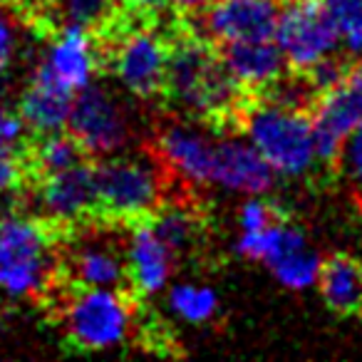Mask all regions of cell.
<instances>
[{
  "label": "cell",
  "instance_id": "1",
  "mask_svg": "<svg viewBox=\"0 0 362 362\" xmlns=\"http://www.w3.org/2000/svg\"><path fill=\"white\" fill-rule=\"evenodd\" d=\"M204 33L176 30L169 40L164 97L211 124L241 119L251 100Z\"/></svg>",
  "mask_w": 362,
  "mask_h": 362
},
{
  "label": "cell",
  "instance_id": "2",
  "mask_svg": "<svg viewBox=\"0 0 362 362\" xmlns=\"http://www.w3.org/2000/svg\"><path fill=\"white\" fill-rule=\"evenodd\" d=\"M241 127L243 134L266 156L276 174L296 179L315 166L317 149L315 134H313V117L308 112L283 107L261 97L246 105Z\"/></svg>",
  "mask_w": 362,
  "mask_h": 362
},
{
  "label": "cell",
  "instance_id": "3",
  "mask_svg": "<svg viewBox=\"0 0 362 362\" xmlns=\"http://www.w3.org/2000/svg\"><path fill=\"white\" fill-rule=\"evenodd\" d=\"M55 228L25 216L0 218V293L28 298L47 291L57 268Z\"/></svg>",
  "mask_w": 362,
  "mask_h": 362
},
{
  "label": "cell",
  "instance_id": "4",
  "mask_svg": "<svg viewBox=\"0 0 362 362\" xmlns=\"http://www.w3.org/2000/svg\"><path fill=\"white\" fill-rule=\"evenodd\" d=\"M97 218L134 223L164 204V164L144 156H115L95 166Z\"/></svg>",
  "mask_w": 362,
  "mask_h": 362
},
{
  "label": "cell",
  "instance_id": "5",
  "mask_svg": "<svg viewBox=\"0 0 362 362\" xmlns=\"http://www.w3.org/2000/svg\"><path fill=\"white\" fill-rule=\"evenodd\" d=\"M65 332L77 350H107L127 340L132 330V303L119 288L75 286L65 303Z\"/></svg>",
  "mask_w": 362,
  "mask_h": 362
},
{
  "label": "cell",
  "instance_id": "6",
  "mask_svg": "<svg viewBox=\"0 0 362 362\" xmlns=\"http://www.w3.org/2000/svg\"><path fill=\"white\" fill-rule=\"evenodd\" d=\"M144 21L146 18H141L136 25L117 28L107 60H110V70L127 92L149 100V97L164 95L169 40Z\"/></svg>",
  "mask_w": 362,
  "mask_h": 362
},
{
  "label": "cell",
  "instance_id": "7",
  "mask_svg": "<svg viewBox=\"0 0 362 362\" xmlns=\"http://www.w3.org/2000/svg\"><path fill=\"white\" fill-rule=\"evenodd\" d=\"M273 40L286 55L288 67L298 72L310 70L340 47L335 23L317 0H291L283 6Z\"/></svg>",
  "mask_w": 362,
  "mask_h": 362
},
{
  "label": "cell",
  "instance_id": "8",
  "mask_svg": "<svg viewBox=\"0 0 362 362\" xmlns=\"http://www.w3.org/2000/svg\"><path fill=\"white\" fill-rule=\"evenodd\" d=\"M310 117L317 161L322 164L340 161L345 141L357 127H362V62L350 67L340 85L317 97Z\"/></svg>",
  "mask_w": 362,
  "mask_h": 362
},
{
  "label": "cell",
  "instance_id": "9",
  "mask_svg": "<svg viewBox=\"0 0 362 362\" xmlns=\"http://www.w3.org/2000/svg\"><path fill=\"white\" fill-rule=\"evenodd\" d=\"M67 132L80 141L87 156H112L129 139V122L112 92L90 85L75 95Z\"/></svg>",
  "mask_w": 362,
  "mask_h": 362
},
{
  "label": "cell",
  "instance_id": "10",
  "mask_svg": "<svg viewBox=\"0 0 362 362\" xmlns=\"http://www.w3.org/2000/svg\"><path fill=\"white\" fill-rule=\"evenodd\" d=\"M97 65H100V50L90 28L82 23H67L47 45L45 57L35 67L33 77H40L77 95L92 85Z\"/></svg>",
  "mask_w": 362,
  "mask_h": 362
},
{
  "label": "cell",
  "instance_id": "11",
  "mask_svg": "<svg viewBox=\"0 0 362 362\" xmlns=\"http://www.w3.org/2000/svg\"><path fill=\"white\" fill-rule=\"evenodd\" d=\"M37 204L55 226L97 218V171L87 161L35 179Z\"/></svg>",
  "mask_w": 362,
  "mask_h": 362
},
{
  "label": "cell",
  "instance_id": "12",
  "mask_svg": "<svg viewBox=\"0 0 362 362\" xmlns=\"http://www.w3.org/2000/svg\"><path fill=\"white\" fill-rule=\"evenodd\" d=\"M281 8L278 0H216L199 16L209 40L231 45L276 37Z\"/></svg>",
  "mask_w": 362,
  "mask_h": 362
},
{
  "label": "cell",
  "instance_id": "13",
  "mask_svg": "<svg viewBox=\"0 0 362 362\" xmlns=\"http://www.w3.org/2000/svg\"><path fill=\"white\" fill-rule=\"evenodd\" d=\"M276 171L248 136H218L211 184L236 194L261 197L273 187Z\"/></svg>",
  "mask_w": 362,
  "mask_h": 362
},
{
  "label": "cell",
  "instance_id": "14",
  "mask_svg": "<svg viewBox=\"0 0 362 362\" xmlns=\"http://www.w3.org/2000/svg\"><path fill=\"white\" fill-rule=\"evenodd\" d=\"M218 136L194 124H169L156 139L159 161L189 184H211Z\"/></svg>",
  "mask_w": 362,
  "mask_h": 362
},
{
  "label": "cell",
  "instance_id": "15",
  "mask_svg": "<svg viewBox=\"0 0 362 362\" xmlns=\"http://www.w3.org/2000/svg\"><path fill=\"white\" fill-rule=\"evenodd\" d=\"M174 248L154 231L149 218L134 221L127 241V273L139 296H156L174 271Z\"/></svg>",
  "mask_w": 362,
  "mask_h": 362
},
{
  "label": "cell",
  "instance_id": "16",
  "mask_svg": "<svg viewBox=\"0 0 362 362\" xmlns=\"http://www.w3.org/2000/svg\"><path fill=\"white\" fill-rule=\"evenodd\" d=\"M221 57L233 80L251 95H263L273 82H278L288 67V60L278 42L273 40H248L221 45Z\"/></svg>",
  "mask_w": 362,
  "mask_h": 362
},
{
  "label": "cell",
  "instance_id": "17",
  "mask_svg": "<svg viewBox=\"0 0 362 362\" xmlns=\"http://www.w3.org/2000/svg\"><path fill=\"white\" fill-rule=\"evenodd\" d=\"M65 266L70 281L82 288H122L124 278L129 281L127 253H119L112 243L97 236L77 241Z\"/></svg>",
  "mask_w": 362,
  "mask_h": 362
},
{
  "label": "cell",
  "instance_id": "18",
  "mask_svg": "<svg viewBox=\"0 0 362 362\" xmlns=\"http://www.w3.org/2000/svg\"><path fill=\"white\" fill-rule=\"evenodd\" d=\"M75 95L62 87L33 77L21 100V117L33 134H50L67 129Z\"/></svg>",
  "mask_w": 362,
  "mask_h": 362
},
{
  "label": "cell",
  "instance_id": "19",
  "mask_svg": "<svg viewBox=\"0 0 362 362\" xmlns=\"http://www.w3.org/2000/svg\"><path fill=\"white\" fill-rule=\"evenodd\" d=\"M320 293L337 315H357L362 310V266L350 256H330L322 263Z\"/></svg>",
  "mask_w": 362,
  "mask_h": 362
},
{
  "label": "cell",
  "instance_id": "20",
  "mask_svg": "<svg viewBox=\"0 0 362 362\" xmlns=\"http://www.w3.org/2000/svg\"><path fill=\"white\" fill-rule=\"evenodd\" d=\"M23 156H25L28 174L33 179H42L47 174H57V171L82 164L87 159V151L70 132L65 134V129H62L50 132V134H35L33 144L23 151Z\"/></svg>",
  "mask_w": 362,
  "mask_h": 362
},
{
  "label": "cell",
  "instance_id": "21",
  "mask_svg": "<svg viewBox=\"0 0 362 362\" xmlns=\"http://www.w3.org/2000/svg\"><path fill=\"white\" fill-rule=\"evenodd\" d=\"M300 246H308L305 233L286 221H276L266 228H256V231H241L236 241V251L241 256L251 258V261H263L266 266Z\"/></svg>",
  "mask_w": 362,
  "mask_h": 362
},
{
  "label": "cell",
  "instance_id": "22",
  "mask_svg": "<svg viewBox=\"0 0 362 362\" xmlns=\"http://www.w3.org/2000/svg\"><path fill=\"white\" fill-rule=\"evenodd\" d=\"M149 221L154 231L174 248V253L192 248L199 238V228H202L199 216L184 204H161L149 216Z\"/></svg>",
  "mask_w": 362,
  "mask_h": 362
},
{
  "label": "cell",
  "instance_id": "23",
  "mask_svg": "<svg viewBox=\"0 0 362 362\" xmlns=\"http://www.w3.org/2000/svg\"><path fill=\"white\" fill-rule=\"evenodd\" d=\"M169 310L179 320L192 322V325H204L218 310V296L214 288L197 286V283H179L169 291Z\"/></svg>",
  "mask_w": 362,
  "mask_h": 362
},
{
  "label": "cell",
  "instance_id": "24",
  "mask_svg": "<svg viewBox=\"0 0 362 362\" xmlns=\"http://www.w3.org/2000/svg\"><path fill=\"white\" fill-rule=\"evenodd\" d=\"M322 258L320 253H315L310 246H300L296 251L281 256L276 263H271L273 276L278 278V283L291 291H308V288L317 286L322 273Z\"/></svg>",
  "mask_w": 362,
  "mask_h": 362
},
{
  "label": "cell",
  "instance_id": "25",
  "mask_svg": "<svg viewBox=\"0 0 362 362\" xmlns=\"http://www.w3.org/2000/svg\"><path fill=\"white\" fill-rule=\"evenodd\" d=\"M347 55L362 57V0H322Z\"/></svg>",
  "mask_w": 362,
  "mask_h": 362
},
{
  "label": "cell",
  "instance_id": "26",
  "mask_svg": "<svg viewBox=\"0 0 362 362\" xmlns=\"http://www.w3.org/2000/svg\"><path fill=\"white\" fill-rule=\"evenodd\" d=\"M117 0H57L67 23H82L87 28L105 25L115 16Z\"/></svg>",
  "mask_w": 362,
  "mask_h": 362
},
{
  "label": "cell",
  "instance_id": "27",
  "mask_svg": "<svg viewBox=\"0 0 362 362\" xmlns=\"http://www.w3.org/2000/svg\"><path fill=\"white\" fill-rule=\"evenodd\" d=\"M350 67L352 65H347V60H340L337 52H335V55L315 62V65H313L310 70L303 72V75H305L308 82L315 87L317 95H325V92H330L332 87H337L342 80H345L347 72H350Z\"/></svg>",
  "mask_w": 362,
  "mask_h": 362
},
{
  "label": "cell",
  "instance_id": "28",
  "mask_svg": "<svg viewBox=\"0 0 362 362\" xmlns=\"http://www.w3.org/2000/svg\"><path fill=\"white\" fill-rule=\"evenodd\" d=\"M276 221H281V214L276 211V206L258 197H251L241 206V211H238V226H241V231H256V228H266Z\"/></svg>",
  "mask_w": 362,
  "mask_h": 362
},
{
  "label": "cell",
  "instance_id": "29",
  "mask_svg": "<svg viewBox=\"0 0 362 362\" xmlns=\"http://www.w3.org/2000/svg\"><path fill=\"white\" fill-rule=\"evenodd\" d=\"M25 132L28 124L23 122L21 112H11L0 105V151H21Z\"/></svg>",
  "mask_w": 362,
  "mask_h": 362
},
{
  "label": "cell",
  "instance_id": "30",
  "mask_svg": "<svg viewBox=\"0 0 362 362\" xmlns=\"http://www.w3.org/2000/svg\"><path fill=\"white\" fill-rule=\"evenodd\" d=\"M28 166L23 151H0V197L11 194L25 181Z\"/></svg>",
  "mask_w": 362,
  "mask_h": 362
},
{
  "label": "cell",
  "instance_id": "31",
  "mask_svg": "<svg viewBox=\"0 0 362 362\" xmlns=\"http://www.w3.org/2000/svg\"><path fill=\"white\" fill-rule=\"evenodd\" d=\"M340 161L345 174L350 176V181L362 192V127H357L350 134V139L345 141Z\"/></svg>",
  "mask_w": 362,
  "mask_h": 362
},
{
  "label": "cell",
  "instance_id": "32",
  "mask_svg": "<svg viewBox=\"0 0 362 362\" xmlns=\"http://www.w3.org/2000/svg\"><path fill=\"white\" fill-rule=\"evenodd\" d=\"M13 52H16V25L6 13L0 11V77L11 65Z\"/></svg>",
  "mask_w": 362,
  "mask_h": 362
},
{
  "label": "cell",
  "instance_id": "33",
  "mask_svg": "<svg viewBox=\"0 0 362 362\" xmlns=\"http://www.w3.org/2000/svg\"><path fill=\"white\" fill-rule=\"evenodd\" d=\"M119 3H124L127 8H132L136 16L151 18V21L159 18L161 13H164V8L169 6V0H119Z\"/></svg>",
  "mask_w": 362,
  "mask_h": 362
},
{
  "label": "cell",
  "instance_id": "34",
  "mask_svg": "<svg viewBox=\"0 0 362 362\" xmlns=\"http://www.w3.org/2000/svg\"><path fill=\"white\" fill-rule=\"evenodd\" d=\"M211 3L214 0H169V6L174 8V11L184 13V16H199V13L206 11Z\"/></svg>",
  "mask_w": 362,
  "mask_h": 362
},
{
  "label": "cell",
  "instance_id": "35",
  "mask_svg": "<svg viewBox=\"0 0 362 362\" xmlns=\"http://www.w3.org/2000/svg\"><path fill=\"white\" fill-rule=\"evenodd\" d=\"M317 3H322V0H317Z\"/></svg>",
  "mask_w": 362,
  "mask_h": 362
}]
</instances>
